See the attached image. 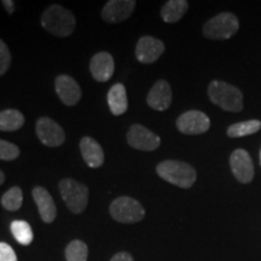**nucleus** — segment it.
<instances>
[{"label":"nucleus","mask_w":261,"mask_h":261,"mask_svg":"<svg viewBox=\"0 0 261 261\" xmlns=\"http://www.w3.org/2000/svg\"><path fill=\"white\" fill-rule=\"evenodd\" d=\"M55 87L58 98L64 106L73 107L76 106L81 99V89L79 84L69 75H60L55 81Z\"/></svg>","instance_id":"ddd939ff"},{"label":"nucleus","mask_w":261,"mask_h":261,"mask_svg":"<svg viewBox=\"0 0 261 261\" xmlns=\"http://www.w3.org/2000/svg\"><path fill=\"white\" fill-rule=\"evenodd\" d=\"M3 5H4V8L6 11H8V14H14L15 11V2H11V0H4L3 2Z\"/></svg>","instance_id":"c85d7f7f"},{"label":"nucleus","mask_w":261,"mask_h":261,"mask_svg":"<svg viewBox=\"0 0 261 261\" xmlns=\"http://www.w3.org/2000/svg\"><path fill=\"white\" fill-rule=\"evenodd\" d=\"M22 202H23V194H22L21 188L12 187L3 195L2 204L6 211L16 212L21 208Z\"/></svg>","instance_id":"5701e85b"},{"label":"nucleus","mask_w":261,"mask_h":261,"mask_svg":"<svg viewBox=\"0 0 261 261\" xmlns=\"http://www.w3.org/2000/svg\"><path fill=\"white\" fill-rule=\"evenodd\" d=\"M19 156V148L16 144L0 139V160L3 161H12Z\"/></svg>","instance_id":"393cba45"},{"label":"nucleus","mask_w":261,"mask_h":261,"mask_svg":"<svg viewBox=\"0 0 261 261\" xmlns=\"http://www.w3.org/2000/svg\"><path fill=\"white\" fill-rule=\"evenodd\" d=\"M24 125L23 114L16 109H6L0 112V130L14 132Z\"/></svg>","instance_id":"aec40b11"},{"label":"nucleus","mask_w":261,"mask_h":261,"mask_svg":"<svg viewBox=\"0 0 261 261\" xmlns=\"http://www.w3.org/2000/svg\"><path fill=\"white\" fill-rule=\"evenodd\" d=\"M156 172L163 180L181 189H189L195 184L196 174L195 168L187 162L166 160L160 162L156 167Z\"/></svg>","instance_id":"f03ea898"},{"label":"nucleus","mask_w":261,"mask_h":261,"mask_svg":"<svg viewBox=\"0 0 261 261\" xmlns=\"http://www.w3.org/2000/svg\"><path fill=\"white\" fill-rule=\"evenodd\" d=\"M32 195L35 203L38 205L39 214H40L42 221L47 224L52 223V221L56 219L57 215V208L52 196L48 194L46 189L41 187H35L33 189Z\"/></svg>","instance_id":"dca6fc26"},{"label":"nucleus","mask_w":261,"mask_h":261,"mask_svg":"<svg viewBox=\"0 0 261 261\" xmlns=\"http://www.w3.org/2000/svg\"><path fill=\"white\" fill-rule=\"evenodd\" d=\"M87 256H89V248L83 241H71L65 249L67 261H87Z\"/></svg>","instance_id":"b1692460"},{"label":"nucleus","mask_w":261,"mask_h":261,"mask_svg":"<svg viewBox=\"0 0 261 261\" xmlns=\"http://www.w3.org/2000/svg\"><path fill=\"white\" fill-rule=\"evenodd\" d=\"M37 135L42 144L50 148L60 146L65 140L64 129L56 121L46 116H42L38 120Z\"/></svg>","instance_id":"1a4fd4ad"},{"label":"nucleus","mask_w":261,"mask_h":261,"mask_svg":"<svg viewBox=\"0 0 261 261\" xmlns=\"http://www.w3.org/2000/svg\"><path fill=\"white\" fill-rule=\"evenodd\" d=\"M165 52V44L154 37L140 38L136 46V57L140 63H154Z\"/></svg>","instance_id":"f8f14e48"},{"label":"nucleus","mask_w":261,"mask_h":261,"mask_svg":"<svg viewBox=\"0 0 261 261\" xmlns=\"http://www.w3.org/2000/svg\"><path fill=\"white\" fill-rule=\"evenodd\" d=\"M11 65V54L8 45L0 39V76H3L9 70Z\"/></svg>","instance_id":"a878e982"},{"label":"nucleus","mask_w":261,"mask_h":261,"mask_svg":"<svg viewBox=\"0 0 261 261\" xmlns=\"http://www.w3.org/2000/svg\"><path fill=\"white\" fill-rule=\"evenodd\" d=\"M189 10L187 0H169L162 6L161 17L167 23H174L184 17Z\"/></svg>","instance_id":"6ab92c4d"},{"label":"nucleus","mask_w":261,"mask_h":261,"mask_svg":"<svg viewBox=\"0 0 261 261\" xmlns=\"http://www.w3.org/2000/svg\"><path fill=\"white\" fill-rule=\"evenodd\" d=\"M211 127L210 117L200 110H190L181 114L177 120V128L184 135H202Z\"/></svg>","instance_id":"6e6552de"},{"label":"nucleus","mask_w":261,"mask_h":261,"mask_svg":"<svg viewBox=\"0 0 261 261\" xmlns=\"http://www.w3.org/2000/svg\"><path fill=\"white\" fill-rule=\"evenodd\" d=\"M208 97L212 103L226 112L237 113L243 109V93L225 81H212L208 86Z\"/></svg>","instance_id":"f257e3e1"},{"label":"nucleus","mask_w":261,"mask_h":261,"mask_svg":"<svg viewBox=\"0 0 261 261\" xmlns=\"http://www.w3.org/2000/svg\"><path fill=\"white\" fill-rule=\"evenodd\" d=\"M114 220L122 224H135L143 220L145 210L138 201L128 196H121L112 202L109 208Z\"/></svg>","instance_id":"423d86ee"},{"label":"nucleus","mask_w":261,"mask_h":261,"mask_svg":"<svg viewBox=\"0 0 261 261\" xmlns=\"http://www.w3.org/2000/svg\"><path fill=\"white\" fill-rule=\"evenodd\" d=\"M114 69H115V63L109 52H98L91 58L90 71L93 79L98 83H106L113 76Z\"/></svg>","instance_id":"2eb2a0df"},{"label":"nucleus","mask_w":261,"mask_h":261,"mask_svg":"<svg viewBox=\"0 0 261 261\" xmlns=\"http://www.w3.org/2000/svg\"><path fill=\"white\" fill-rule=\"evenodd\" d=\"M240 21L231 12H221L214 16L203 25V35L211 40H225L236 34Z\"/></svg>","instance_id":"39448f33"},{"label":"nucleus","mask_w":261,"mask_h":261,"mask_svg":"<svg viewBox=\"0 0 261 261\" xmlns=\"http://www.w3.org/2000/svg\"><path fill=\"white\" fill-rule=\"evenodd\" d=\"M146 103L151 109L163 112L172 104V89L166 80L156 81L146 97Z\"/></svg>","instance_id":"4468645a"},{"label":"nucleus","mask_w":261,"mask_h":261,"mask_svg":"<svg viewBox=\"0 0 261 261\" xmlns=\"http://www.w3.org/2000/svg\"><path fill=\"white\" fill-rule=\"evenodd\" d=\"M11 232L16 241L22 246H28L33 242V231L31 225L24 220H15L11 223Z\"/></svg>","instance_id":"4be33fe9"},{"label":"nucleus","mask_w":261,"mask_h":261,"mask_svg":"<svg viewBox=\"0 0 261 261\" xmlns=\"http://www.w3.org/2000/svg\"><path fill=\"white\" fill-rule=\"evenodd\" d=\"M4 181H5V174H4V172L0 169V185L4 184Z\"/></svg>","instance_id":"c756f323"},{"label":"nucleus","mask_w":261,"mask_h":261,"mask_svg":"<svg viewBox=\"0 0 261 261\" xmlns=\"http://www.w3.org/2000/svg\"><path fill=\"white\" fill-rule=\"evenodd\" d=\"M136 5L135 0H109L103 8L102 18L108 23H120L132 15Z\"/></svg>","instance_id":"9b49d317"},{"label":"nucleus","mask_w":261,"mask_h":261,"mask_svg":"<svg viewBox=\"0 0 261 261\" xmlns=\"http://www.w3.org/2000/svg\"><path fill=\"white\" fill-rule=\"evenodd\" d=\"M261 128V121L259 120H249L233 123L227 128V136L231 138H238V137H246L256 133Z\"/></svg>","instance_id":"412c9836"},{"label":"nucleus","mask_w":261,"mask_h":261,"mask_svg":"<svg viewBox=\"0 0 261 261\" xmlns=\"http://www.w3.org/2000/svg\"><path fill=\"white\" fill-rule=\"evenodd\" d=\"M0 261H17V256L8 243L0 242Z\"/></svg>","instance_id":"bb28decb"},{"label":"nucleus","mask_w":261,"mask_h":261,"mask_svg":"<svg viewBox=\"0 0 261 261\" xmlns=\"http://www.w3.org/2000/svg\"><path fill=\"white\" fill-rule=\"evenodd\" d=\"M260 163H261V150H260Z\"/></svg>","instance_id":"7c9ffc66"},{"label":"nucleus","mask_w":261,"mask_h":261,"mask_svg":"<svg viewBox=\"0 0 261 261\" xmlns=\"http://www.w3.org/2000/svg\"><path fill=\"white\" fill-rule=\"evenodd\" d=\"M230 166L234 178L240 182L247 184L254 178V165L252 158L246 150L237 149L230 156Z\"/></svg>","instance_id":"9d476101"},{"label":"nucleus","mask_w":261,"mask_h":261,"mask_svg":"<svg viewBox=\"0 0 261 261\" xmlns=\"http://www.w3.org/2000/svg\"><path fill=\"white\" fill-rule=\"evenodd\" d=\"M110 261H135V260H133V257L129 253L121 252V253L115 254Z\"/></svg>","instance_id":"cd10ccee"},{"label":"nucleus","mask_w":261,"mask_h":261,"mask_svg":"<svg viewBox=\"0 0 261 261\" xmlns=\"http://www.w3.org/2000/svg\"><path fill=\"white\" fill-rule=\"evenodd\" d=\"M60 192L62 198L74 214H80L86 210L89 203V188L75 179L65 178L60 181Z\"/></svg>","instance_id":"20e7f679"},{"label":"nucleus","mask_w":261,"mask_h":261,"mask_svg":"<svg viewBox=\"0 0 261 261\" xmlns=\"http://www.w3.org/2000/svg\"><path fill=\"white\" fill-rule=\"evenodd\" d=\"M127 143L133 149L142 150V151H154L161 144V139L149 128L136 123L130 126L127 132Z\"/></svg>","instance_id":"0eeeda50"},{"label":"nucleus","mask_w":261,"mask_h":261,"mask_svg":"<svg viewBox=\"0 0 261 261\" xmlns=\"http://www.w3.org/2000/svg\"><path fill=\"white\" fill-rule=\"evenodd\" d=\"M74 15L61 5H51L41 16V25L60 38L69 37L75 29Z\"/></svg>","instance_id":"7ed1b4c3"},{"label":"nucleus","mask_w":261,"mask_h":261,"mask_svg":"<svg viewBox=\"0 0 261 261\" xmlns=\"http://www.w3.org/2000/svg\"><path fill=\"white\" fill-rule=\"evenodd\" d=\"M108 104L113 115L119 116L127 112L128 99H127L126 87L122 84H115L108 92Z\"/></svg>","instance_id":"a211bd4d"},{"label":"nucleus","mask_w":261,"mask_h":261,"mask_svg":"<svg viewBox=\"0 0 261 261\" xmlns=\"http://www.w3.org/2000/svg\"><path fill=\"white\" fill-rule=\"evenodd\" d=\"M81 155L91 168H98L104 163V151L97 140L91 137H84L80 140Z\"/></svg>","instance_id":"f3484780"}]
</instances>
